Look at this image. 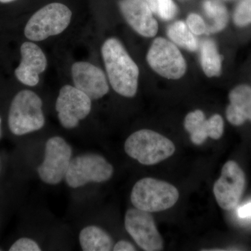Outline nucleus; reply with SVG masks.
Instances as JSON below:
<instances>
[{
    "instance_id": "nucleus-6",
    "label": "nucleus",
    "mask_w": 251,
    "mask_h": 251,
    "mask_svg": "<svg viewBox=\"0 0 251 251\" xmlns=\"http://www.w3.org/2000/svg\"><path fill=\"white\" fill-rule=\"evenodd\" d=\"M113 173V166L105 157L86 153L72 158L64 179L69 187L77 188L89 183L105 182Z\"/></svg>"
},
{
    "instance_id": "nucleus-11",
    "label": "nucleus",
    "mask_w": 251,
    "mask_h": 251,
    "mask_svg": "<svg viewBox=\"0 0 251 251\" xmlns=\"http://www.w3.org/2000/svg\"><path fill=\"white\" fill-rule=\"evenodd\" d=\"M245 184V175L240 167L236 162H227L223 167L221 177L214 186V196L219 205L225 210L236 207L244 192Z\"/></svg>"
},
{
    "instance_id": "nucleus-19",
    "label": "nucleus",
    "mask_w": 251,
    "mask_h": 251,
    "mask_svg": "<svg viewBox=\"0 0 251 251\" xmlns=\"http://www.w3.org/2000/svg\"><path fill=\"white\" fill-rule=\"evenodd\" d=\"M167 34L171 41L180 47L191 52L197 50V39L190 30L186 23L183 21H176L171 25L168 28Z\"/></svg>"
},
{
    "instance_id": "nucleus-8",
    "label": "nucleus",
    "mask_w": 251,
    "mask_h": 251,
    "mask_svg": "<svg viewBox=\"0 0 251 251\" xmlns=\"http://www.w3.org/2000/svg\"><path fill=\"white\" fill-rule=\"evenodd\" d=\"M72 146L60 136H53L46 141L44 161L36 171L43 182L57 185L65 177L72 160Z\"/></svg>"
},
{
    "instance_id": "nucleus-1",
    "label": "nucleus",
    "mask_w": 251,
    "mask_h": 251,
    "mask_svg": "<svg viewBox=\"0 0 251 251\" xmlns=\"http://www.w3.org/2000/svg\"><path fill=\"white\" fill-rule=\"evenodd\" d=\"M105 70L112 89L127 98L138 91L139 68L118 39L110 38L101 48Z\"/></svg>"
},
{
    "instance_id": "nucleus-24",
    "label": "nucleus",
    "mask_w": 251,
    "mask_h": 251,
    "mask_svg": "<svg viewBox=\"0 0 251 251\" xmlns=\"http://www.w3.org/2000/svg\"><path fill=\"white\" fill-rule=\"evenodd\" d=\"M176 13L177 8L173 0H161L156 14L160 18L165 21H170L176 16Z\"/></svg>"
},
{
    "instance_id": "nucleus-10",
    "label": "nucleus",
    "mask_w": 251,
    "mask_h": 251,
    "mask_svg": "<svg viewBox=\"0 0 251 251\" xmlns=\"http://www.w3.org/2000/svg\"><path fill=\"white\" fill-rule=\"evenodd\" d=\"M125 225L127 232L143 250H163V239L150 212L136 208L128 209L125 214Z\"/></svg>"
},
{
    "instance_id": "nucleus-16",
    "label": "nucleus",
    "mask_w": 251,
    "mask_h": 251,
    "mask_svg": "<svg viewBox=\"0 0 251 251\" xmlns=\"http://www.w3.org/2000/svg\"><path fill=\"white\" fill-rule=\"evenodd\" d=\"M230 104L226 110V117L234 126L243 125L247 120L251 121V87L237 86L229 94Z\"/></svg>"
},
{
    "instance_id": "nucleus-22",
    "label": "nucleus",
    "mask_w": 251,
    "mask_h": 251,
    "mask_svg": "<svg viewBox=\"0 0 251 251\" xmlns=\"http://www.w3.org/2000/svg\"><path fill=\"white\" fill-rule=\"evenodd\" d=\"M10 251H40L41 247L34 239L21 237L17 239L9 248Z\"/></svg>"
},
{
    "instance_id": "nucleus-25",
    "label": "nucleus",
    "mask_w": 251,
    "mask_h": 251,
    "mask_svg": "<svg viewBox=\"0 0 251 251\" xmlns=\"http://www.w3.org/2000/svg\"><path fill=\"white\" fill-rule=\"evenodd\" d=\"M112 251H135L136 249L134 245L129 242L125 240H121L114 245Z\"/></svg>"
},
{
    "instance_id": "nucleus-30",
    "label": "nucleus",
    "mask_w": 251,
    "mask_h": 251,
    "mask_svg": "<svg viewBox=\"0 0 251 251\" xmlns=\"http://www.w3.org/2000/svg\"><path fill=\"white\" fill-rule=\"evenodd\" d=\"M0 251H1V249H0Z\"/></svg>"
},
{
    "instance_id": "nucleus-29",
    "label": "nucleus",
    "mask_w": 251,
    "mask_h": 251,
    "mask_svg": "<svg viewBox=\"0 0 251 251\" xmlns=\"http://www.w3.org/2000/svg\"><path fill=\"white\" fill-rule=\"evenodd\" d=\"M1 118H0V138H1Z\"/></svg>"
},
{
    "instance_id": "nucleus-20",
    "label": "nucleus",
    "mask_w": 251,
    "mask_h": 251,
    "mask_svg": "<svg viewBox=\"0 0 251 251\" xmlns=\"http://www.w3.org/2000/svg\"><path fill=\"white\" fill-rule=\"evenodd\" d=\"M203 6L206 14L214 20V25L207 28L206 31L216 33L225 29L229 20L228 12L226 6L216 0H206Z\"/></svg>"
},
{
    "instance_id": "nucleus-15",
    "label": "nucleus",
    "mask_w": 251,
    "mask_h": 251,
    "mask_svg": "<svg viewBox=\"0 0 251 251\" xmlns=\"http://www.w3.org/2000/svg\"><path fill=\"white\" fill-rule=\"evenodd\" d=\"M184 127L191 134V140L196 145H202L206 138L218 140L224 134V122L218 114L206 120L201 110L189 112L184 120Z\"/></svg>"
},
{
    "instance_id": "nucleus-17",
    "label": "nucleus",
    "mask_w": 251,
    "mask_h": 251,
    "mask_svg": "<svg viewBox=\"0 0 251 251\" xmlns=\"http://www.w3.org/2000/svg\"><path fill=\"white\" fill-rule=\"evenodd\" d=\"M79 242L84 251H110L114 247L108 232L97 226L84 227L79 234Z\"/></svg>"
},
{
    "instance_id": "nucleus-9",
    "label": "nucleus",
    "mask_w": 251,
    "mask_h": 251,
    "mask_svg": "<svg viewBox=\"0 0 251 251\" xmlns=\"http://www.w3.org/2000/svg\"><path fill=\"white\" fill-rule=\"evenodd\" d=\"M55 109L61 125L72 129L90 115L92 99L75 86L64 85L59 91Z\"/></svg>"
},
{
    "instance_id": "nucleus-14",
    "label": "nucleus",
    "mask_w": 251,
    "mask_h": 251,
    "mask_svg": "<svg viewBox=\"0 0 251 251\" xmlns=\"http://www.w3.org/2000/svg\"><path fill=\"white\" fill-rule=\"evenodd\" d=\"M21 62L15 71V75L21 83L34 87L39 82V75L45 72L47 59L39 46L25 42L21 47Z\"/></svg>"
},
{
    "instance_id": "nucleus-26",
    "label": "nucleus",
    "mask_w": 251,
    "mask_h": 251,
    "mask_svg": "<svg viewBox=\"0 0 251 251\" xmlns=\"http://www.w3.org/2000/svg\"><path fill=\"white\" fill-rule=\"evenodd\" d=\"M238 216L241 219H251V202L247 203L239 208L237 211Z\"/></svg>"
},
{
    "instance_id": "nucleus-27",
    "label": "nucleus",
    "mask_w": 251,
    "mask_h": 251,
    "mask_svg": "<svg viewBox=\"0 0 251 251\" xmlns=\"http://www.w3.org/2000/svg\"><path fill=\"white\" fill-rule=\"evenodd\" d=\"M145 1L148 3L152 12L156 14L161 0H145Z\"/></svg>"
},
{
    "instance_id": "nucleus-28",
    "label": "nucleus",
    "mask_w": 251,
    "mask_h": 251,
    "mask_svg": "<svg viewBox=\"0 0 251 251\" xmlns=\"http://www.w3.org/2000/svg\"><path fill=\"white\" fill-rule=\"evenodd\" d=\"M14 1V0H0L1 3H9L11 1Z\"/></svg>"
},
{
    "instance_id": "nucleus-23",
    "label": "nucleus",
    "mask_w": 251,
    "mask_h": 251,
    "mask_svg": "<svg viewBox=\"0 0 251 251\" xmlns=\"http://www.w3.org/2000/svg\"><path fill=\"white\" fill-rule=\"evenodd\" d=\"M186 25L190 30L195 35H201L207 30L204 20L199 15L191 14L186 19Z\"/></svg>"
},
{
    "instance_id": "nucleus-13",
    "label": "nucleus",
    "mask_w": 251,
    "mask_h": 251,
    "mask_svg": "<svg viewBox=\"0 0 251 251\" xmlns=\"http://www.w3.org/2000/svg\"><path fill=\"white\" fill-rule=\"evenodd\" d=\"M119 5L126 21L133 30L144 37L156 35L158 23L145 0H120Z\"/></svg>"
},
{
    "instance_id": "nucleus-18",
    "label": "nucleus",
    "mask_w": 251,
    "mask_h": 251,
    "mask_svg": "<svg viewBox=\"0 0 251 251\" xmlns=\"http://www.w3.org/2000/svg\"><path fill=\"white\" fill-rule=\"evenodd\" d=\"M201 62L203 72L209 77H218L222 69V58L218 52L215 42L204 40L201 49Z\"/></svg>"
},
{
    "instance_id": "nucleus-12",
    "label": "nucleus",
    "mask_w": 251,
    "mask_h": 251,
    "mask_svg": "<svg viewBox=\"0 0 251 251\" xmlns=\"http://www.w3.org/2000/svg\"><path fill=\"white\" fill-rule=\"evenodd\" d=\"M74 85L92 100L103 98L109 92L106 76L101 69L91 63H74L72 67Z\"/></svg>"
},
{
    "instance_id": "nucleus-7",
    "label": "nucleus",
    "mask_w": 251,
    "mask_h": 251,
    "mask_svg": "<svg viewBox=\"0 0 251 251\" xmlns=\"http://www.w3.org/2000/svg\"><path fill=\"white\" fill-rule=\"evenodd\" d=\"M147 61L153 72L171 80L181 78L187 69L186 60L179 50L164 38L153 40L147 54Z\"/></svg>"
},
{
    "instance_id": "nucleus-3",
    "label": "nucleus",
    "mask_w": 251,
    "mask_h": 251,
    "mask_svg": "<svg viewBox=\"0 0 251 251\" xmlns=\"http://www.w3.org/2000/svg\"><path fill=\"white\" fill-rule=\"evenodd\" d=\"M125 150L128 156L145 166H152L164 161L175 153L171 140L149 129L135 131L127 138Z\"/></svg>"
},
{
    "instance_id": "nucleus-2",
    "label": "nucleus",
    "mask_w": 251,
    "mask_h": 251,
    "mask_svg": "<svg viewBox=\"0 0 251 251\" xmlns=\"http://www.w3.org/2000/svg\"><path fill=\"white\" fill-rule=\"evenodd\" d=\"M42 106V100L35 92L28 90L18 92L10 105L8 115L10 131L21 136L41 130L46 122Z\"/></svg>"
},
{
    "instance_id": "nucleus-21",
    "label": "nucleus",
    "mask_w": 251,
    "mask_h": 251,
    "mask_svg": "<svg viewBox=\"0 0 251 251\" xmlns=\"http://www.w3.org/2000/svg\"><path fill=\"white\" fill-rule=\"evenodd\" d=\"M233 21L238 27L251 24V0H242L234 11Z\"/></svg>"
},
{
    "instance_id": "nucleus-4",
    "label": "nucleus",
    "mask_w": 251,
    "mask_h": 251,
    "mask_svg": "<svg viewBox=\"0 0 251 251\" xmlns=\"http://www.w3.org/2000/svg\"><path fill=\"white\" fill-rule=\"evenodd\" d=\"M179 197V191L173 185L146 177L135 183L130 201L136 209L151 213L170 209L176 204Z\"/></svg>"
},
{
    "instance_id": "nucleus-5",
    "label": "nucleus",
    "mask_w": 251,
    "mask_h": 251,
    "mask_svg": "<svg viewBox=\"0 0 251 251\" xmlns=\"http://www.w3.org/2000/svg\"><path fill=\"white\" fill-rule=\"evenodd\" d=\"M72 17V11L66 5L51 3L31 16L25 27V35L34 41L58 35L67 29Z\"/></svg>"
}]
</instances>
